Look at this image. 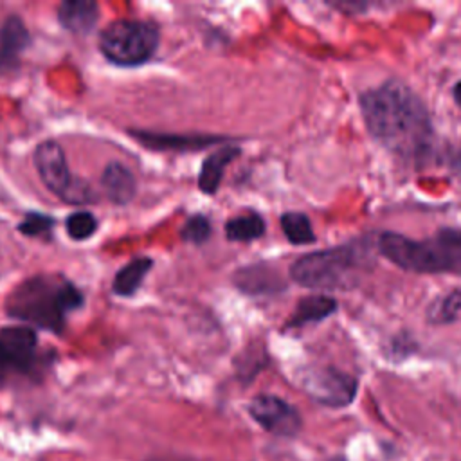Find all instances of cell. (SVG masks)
Returning a JSON list of instances; mask_svg holds the SVG:
<instances>
[{
  "instance_id": "obj_4",
  "label": "cell",
  "mask_w": 461,
  "mask_h": 461,
  "mask_svg": "<svg viewBox=\"0 0 461 461\" xmlns=\"http://www.w3.org/2000/svg\"><path fill=\"white\" fill-rule=\"evenodd\" d=\"M81 301V294L65 279L36 276L13 290L7 312L16 319L56 331L63 326L65 313L77 308Z\"/></svg>"
},
{
  "instance_id": "obj_22",
  "label": "cell",
  "mask_w": 461,
  "mask_h": 461,
  "mask_svg": "<svg viewBox=\"0 0 461 461\" xmlns=\"http://www.w3.org/2000/svg\"><path fill=\"white\" fill-rule=\"evenodd\" d=\"M180 236H182L184 241L200 245V243H203L211 236V221L205 216H202V214L191 216L185 221V225L182 227Z\"/></svg>"
},
{
  "instance_id": "obj_12",
  "label": "cell",
  "mask_w": 461,
  "mask_h": 461,
  "mask_svg": "<svg viewBox=\"0 0 461 461\" xmlns=\"http://www.w3.org/2000/svg\"><path fill=\"white\" fill-rule=\"evenodd\" d=\"M61 25L76 34L88 32L97 22V4L90 0H67L58 9Z\"/></svg>"
},
{
  "instance_id": "obj_6",
  "label": "cell",
  "mask_w": 461,
  "mask_h": 461,
  "mask_svg": "<svg viewBox=\"0 0 461 461\" xmlns=\"http://www.w3.org/2000/svg\"><path fill=\"white\" fill-rule=\"evenodd\" d=\"M303 389L319 403L344 407L357 394V380L335 367H310L301 375Z\"/></svg>"
},
{
  "instance_id": "obj_7",
  "label": "cell",
  "mask_w": 461,
  "mask_h": 461,
  "mask_svg": "<svg viewBox=\"0 0 461 461\" xmlns=\"http://www.w3.org/2000/svg\"><path fill=\"white\" fill-rule=\"evenodd\" d=\"M250 416L268 432L292 438L301 430V416L288 402L274 394H258L249 405Z\"/></svg>"
},
{
  "instance_id": "obj_9",
  "label": "cell",
  "mask_w": 461,
  "mask_h": 461,
  "mask_svg": "<svg viewBox=\"0 0 461 461\" xmlns=\"http://www.w3.org/2000/svg\"><path fill=\"white\" fill-rule=\"evenodd\" d=\"M34 349L36 333L31 328H4L0 331V371L27 369Z\"/></svg>"
},
{
  "instance_id": "obj_18",
  "label": "cell",
  "mask_w": 461,
  "mask_h": 461,
  "mask_svg": "<svg viewBox=\"0 0 461 461\" xmlns=\"http://www.w3.org/2000/svg\"><path fill=\"white\" fill-rule=\"evenodd\" d=\"M151 265L153 261L149 258H137L130 261L126 267H122L117 272L113 279V292L117 295H131L146 277Z\"/></svg>"
},
{
  "instance_id": "obj_24",
  "label": "cell",
  "mask_w": 461,
  "mask_h": 461,
  "mask_svg": "<svg viewBox=\"0 0 461 461\" xmlns=\"http://www.w3.org/2000/svg\"><path fill=\"white\" fill-rule=\"evenodd\" d=\"M452 95H454L456 104L461 108V81H457V83L454 85V88H452Z\"/></svg>"
},
{
  "instance_id": "obj_3",
  "label": "cell",
  "mask_w": 461,
  "mask_h": 461,
  "mask_svg": "<svg viewBox=\"0 0 461 461\" xmlns=\"http://www.w3.org/2000/svg\"><path fill=\"white\" fill-rule=\"evenodd\" d=\"M371 261L366 243H346L301 256L290 265L295 283L315 290H348L367 272Z\"/></svg>"
},
{
  "instance_id": "obj_14",
  "label": "cell",
  "mask_w": 461,
  "mask_h": 461,
  "mask_svg": "<svg viewBox=\"0 0 461 461\" xmlns=\"http://www.w3.org/2000/svg\"><path fill=\"white\" fill-rule=\"evenodd\" d=\"M146 146L157 149H180L196 151L203 149L214 142L225 140L220 135H160V133H139L137 135Z\"/></svg>"
},
{
  "instance_id": "obj_15",
  "label": "cell",
  "mask_w": 461,
  "mask_h": 461,
  "mask_svg": "<svg viewBox=\"0 0 461 461\" xmlns=\"http://www.w3.org/2000/svg\"><path fill=\"white\" fill-rule=\"evenodd\" d=\"M335 310H337V301L333 297L321 295V294L308 295L299 301V304L295 306L294 313L290 315L286 326L299 328V326H304L310 322H317V321H322L328 315H331Z\"/></svg>"
},
{
  "instance_id": "obj_21",
  "label": "cell",
  "mask_w": 461,
  "mask_h": 461,
  "mask_svg": "<svg viewBox=\"0 0 461 461\" xmlns=\"http://www.w3.org/2000/svg\"><path fill=\"white\" fill-rule=\"evenodd\" d=\"M97 229V220L90 212H74L67 218V232L72 240H86Z\"/></svg>"
},
{
  "instance_id": "obj_23",
  "label": "cell",
  "mask_w": 461,
  "mask_h": 461,
  "mask_svg": "<svg viewBox=\"0 0 461 461\" xmlns=\"http://www.w3.org/2000/svg\"><path fill=\"white\" fill-rule=\"evenodd\" d=\"M52 225V220L47 218L45 214H29L22 223H20V232L27 234V236H38L43 234L45 230H49V227Z\"/></svg>"
},
{
  "instance_id": "obj_19",
  "label": "cell",
  "mask_w": 461,
  "mask_h": 461,
  "mask_svg": "<svg viewBox=\"0 0 461 461\" xmlns=\"http://www.w3.org/2000/svg\"><path fill=\"white\" fill-rule=\"evenodd\" d=\"M281 227L286 240L294 245H306L315 241L312 221L303 212H285L281 216Z\"/></svg>"
},
{
  "instance_id": "obj_8",
  "label": "cell",
  "mask_w": 461,
  "mask_h": 461,
  "mask_svg": "<svg viewBox=\"0 0 461 461\" xmlns=\"http://www.w3.org/2000/svg\"><path fill=\"white\" fill-rule=\"evenodd\" d=\"M34 166L47 189L63 198L72 185L74 176H70L68 173L67 158L61 146L54 140H45L38 144L34 151Z\"/></svg>"
},
{
  "instance_id": "obj_5",
  "label": "cell",
  "mask_w": 461,
  "mask_h": 461,
  "mask_svg": "<svg viewBox=\"0 0 461 461\" xmlns=\"http://www.w3.org/2000/svg\"><path fill=\"white\" fill-rule=\"evenodd\" d=\"M158 47V29L146 20L121 18L101 32V50L115 65L133 67L148 61Z\"/></svg>"
},
{
  "instance_id": "obj_16",
  "label": "cell",
  "mask_w": 461,
  "mask_h": 461,
  "mask_svg": "<svg viewBox=\"0 0 461 461\" xmlns=\"http://www.w3.org/2000/svg\"><path fill=\"white\" fill-rule=\"evenodd\" d=\"M29 34L20 18L11 16L0 29V68L11 67L14 58L27 47Z\"/></svg>"
},
{
  "instance_id": "obj_11",
  "label": "cell",
  "mask_w": 461,
  "mask_h": 461,
  "mask_svg": "<svg viewBox=\"0 0 461 461\" xmlns=\"http://www.w3.org/2000/svg\"><path fill=\"white\" fill-rule=\"evenodd\" d=\"M240 155V148L227 144L221 146L220 149H216L214 153H211L200 169V176H198V187L202 193L205 194H212L218 191L223 171L227 169V166Z\"/></svg>"
},
{
  "instance_id": "obj_10",
  "label": "cell",
  "mask_w": 461,
  "mask_h": 461,
  "mask_svg": "<svg viewBox=\"0 0 461 461\" xmlns=\"http://www.w3.org/2000/svg\"><path fill=\"white\" fill-rule=\"evenodd\" d=\"M234 283L241 292L247 294H272L283 290L285 286L277 272L265 263L250 265L238 270L234 276Z\"/></svg>"
},
{
  "instance_id": "obj_1",
  "label": "cell",
  "mask_w": 461,
  "mask_h": 461,
  "mask_svg": "<svg viewBox=\"0 0 461 461\" xmlns=\"http://www.w3.org/2000/svg\"><path fill=\"white\" fill-rule=\"evenodd\" d=\"M367 131L402 158H423L432 144V124L421 99L403 83L391 79L360 95Z\"/></svg>"
},
{
  "instance_id": "obj_20",
  "label": "cell",
  "mask_w": 461,
  "mask_h": 461,
  "mask_svg": "<svg viewBox=\"0 0 461 461\" xmlns=\"http://www.w3.org/2000/svg\"><path fill=\"white\" fill-rule=\"evenodd\" d=\"M461 313V288L443 295L429 308V321L434 324H448Z\"/></svg>"
},
{
  "instance_id": "obj_2",
  "label": "cell",
  "mask_w": 461,
  "mask_h": 461,
  "mask_svg": "<svg viewBox=\"0 0 461 461\" xmlns=\"http://www.w3.org/2000/svg\"><path fill=\"white\" fill-rule=\"evenodd\" d=\"M378 250L391 263L409 272L461 276V229H441L425 240L382 232Z\"/></svg>"
},
{
  "instance_id": "obj_13",
  "label": "cell",
  "mask_w": 461,
  "mask_h": 461,
  "mask_svg": "<svg viewBox=\"0 0 461 461\" xmlns=\"http://www.w3.org/2000/svg\"><path fill=\"white\" fill-rule=\"evenodd\" d=\"M103 189L104 194L113 202V203H128L133 194H135V178L133 173L121 162H110L104 171H103Z\"/></svg>"
},
{
  "instance_id": "obj_17",
  "label": "cell",
  "mask_w": 461,
  "mask_h": 461,
  "mask_svg": "<svg viewBox=\"0 0 461 461\" xmlns=\"http://www.w3.org/2000/svg\"><path fill=\"white\" fill-rule=\"evenodd\" d=\"M263 234H265V220L256 212L234 216L225 223V236L230 241L247 243L261 238Z\"/></svg>"
}]
</instances>
